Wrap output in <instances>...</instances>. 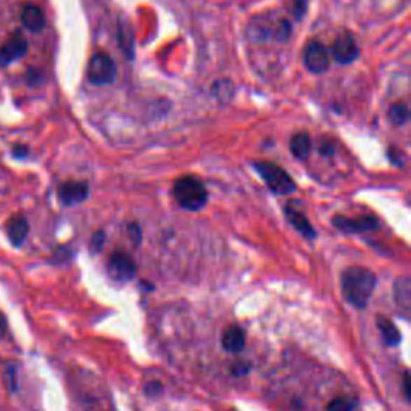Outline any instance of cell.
<instances>
[{"label":"cell","mask_w":411,"mask_h":411,"mask_svg":"<svg viewBox=\"0 0 411 411\" xmlns=\"http://www.w3.org/2000/svg\"><path fill=\"white\" fill-rule=\"evenodd\" d=\"M289 148H291V153L294 158H298V160L304 161L309 158L310 151H312V140L310 137L307 135L305 132H299L293 135L291 141H289Z\"/></svg>","instance_id":"obj_17"},{"label":"cell","mask_w":411,"mask_h":411,"mask_svg":"<svg viewBox=\"0 0 411 411\" xmlns=\"http://www.w3.org/2000/svg\"><path fill=\"white\" fill-rule=\"evenodd\" d=\"M69 256H71V252L68 248H58L57 251H55V259L60 260V262L68 260Z\"/></svg>","instance_id":"obj_28"},{"label":"cell","mask_w":411,"mask_h":411,"mask_svg":"<svg viewBox=\"0 0 411 411\" xmlns=\"http://www.w3.org/2000/svg\"><path fill=\"white\" fill-rule=\"evenodd\" d=\"M307 8H309V0H293L291 2V13L295 20H302Z\"/></svg>","instance_id":"obj_21"},{"label":"cell","mask_w":411,"mask_h":411,"mask_svg":"<svg viewBox=\"0 0 411 411\" xmlns=\"http://www.w3.org/2000/svg\"><path fill=\"white\" fill-rule=\"evenodd\" d=\"M127 230H129V237L134 239L135 244H139L141 241V228L137 225V223H130Z\"/></svg>","instance_id":"obj_26"},{"label":"cell","mask_w":411,"mask_h":411,"mask_svg":"<svg viewBox=\"0 0 411 411\" xmlns=\"http://www.w3.org/2000/svg\"><path fill=\"white\" fill-rule=\"evenodd\" d=\"M5 384L12 392H15L16 387H18V384H16V371L12 365L7 366V370H5Z\"/></svg>","instance_id":"obj_24"},{"label":"cell","mask_w":411,"mask_h":411,"mask_svg":"<svg viewBox=\"0 0 411 411\" xmlns=\"http://www.w3.org/2000/svg\"><path fill=\"white\" fill-rule=\"evenodd\" d=\"M377 328H379V333L384 342L387 345H398L400 344V331L397 330V326L393 323L386 319V316H377Z\"/></svg>","instance_id":"obj_18"},{"label":"cell","mask_w":411,"mask_h":411,"mask_svg":"<svg viewBox=\"0 0 411 411\" xmlns=\"http://www.w3.org/2000/svg\"><path fill=\"white\" fill-rule=\"evenodd\" d=\"M7 233L15 246L23 244L27 233H29V223L23 216H15L7 222Z\"/></svg>","instance_id":"obj_15"},{"label":"cell","mask_w":411,"mask_h":411,"mask_svg":"<svg viewBox=\"0 0 411 411\" xmlns=\"http://www.w3.org/2000/svg\"><path fill=\"white\" fill-rule=\"evenodd\" d=\"M164 391V387L160 381H151L145 386V393L148 397H160Z\"/></svg>","instance_id":"obj_23"},{"label":"cell","mask_w":411,"mask_h":411,"mask_svg":"<svg viewBox=\"0 0 411 411\" xmlns=\"http://www.w3.org/2000/svg\"><path fill=\"white\" fill-rule=\"evenodd\" d=\"M13 155L16 158H25V156H27V148L26 146H16L13 150Z\"/></svg>","instance_id":"obj_30"},{"label":"cell","mask_w":411,"mask_h":411,"mask_svg":"<svg viewBox=\"0 0 411 411\" xmlns=\"http://www.w3.org/2000/svg\"><path fill=\"white\" fill-rule=\"evenodd\" d=\"M389 119L392 120V124L396 125H403L408 123L410 119V109L405 103H393V105L389 108Z\"/></svg>","instance_id":"obj_19"},{"label":"cell","mask_w":411,"mask_h":411,"mask_svg":"<svg viewBox=\"0 0 411 411\" xmlns=\"http://www.w3.org/2000/svg\"><path fill=\"white\" fill-rule=\"evenodd\" d=\"M103 246H105V232L98 230V232L93 233V237L90 239V249L93 254H98V252L103 249Z\"/></svg>","instance_id":"obj_22"},{"label":"cell","mask_w":411,"mask_h":411,"mask_svg":"<svg viewBox=\"0 0 411 411\" xmlns=\"http://www.w3.org/2000/svg\"><path fill=\"white\" fill-rule=\"evenodd\" d=\"M410 382H411L410 375H408V372H405V376H403V393H405V398H407V402H410V400H411Z\"/></svg>","instance_id":"obj_27"},{"label":"cell","mask_w":411,"mask_h":411,"mask_svg":"<svg viewBox=\"0 0 411 411\" xmlns=\"http://www.w3.org/2000/svg\"><path fill=\"white\" fill-rule=\"evenodd\" d=\"M304 67L314 74H321L328 71L331 64V52L325 43L319 41H310L304 47L302 53Z\"/></svg>","instance_id":"obj_6"},{"label":"cell","mask_w":411,"mask_h":411,"mask_svg":"<svg viewBox=\"0 0 411 411\" xmlns=\"http://www.w3.org/2000/svg\"><path fill=\"white\" fill-rule=\"evenodd\" d=\"M5 331H7V320H5V316L0 314V339L5 336Z\"/></svg>","instance_id":"obj_31"},{"label":"cell","mask_w":411,"mask_h":411,"mask_svg":"<svg viewBox=\"0 0 411 411\" xmlns=\"http://www.w3.org/2000/svg\"><path fill=\"white\" fill-rule=\"evenodd\" d=\"M116 64H114L113 58L106 53H95L89 62V69H87V76H89L90 84L93 85H109L116 79Z\"/></svg>","instance_id":"obj_5"},{"label":"cell","mask_w":411,"mask_h":411,"mask_svg":"<svg viewBox=\"0 0 411 411\" xmlns=\"http://www.w3.org/2000/svg\"><path fill=\"white\" fill-rule=\"evenodd\" d=\"M320 153L323 156H331L334 153V145L331 144V141H323V144L320 145Z\"/></svg>","instance_id":"obj_29"},{"label":"cell","mask_w":411,"mask_h":411,"mask_svg":"<svg viewBox=\"0 0 411 411\" xmlns=\"http://www.w3.org/2000/svg\"><path fill=\"white\" fill-rule=\"evenodd\" d=\"M284 214H286V218L289 221V223H291V225L298 230V232L302 235L304 238L314 239L316 237L315 228L312 227L309 218H307L302 212L294 209L293 206H286L284 207Z\"/></svg>","instance_id":"obj_13"},{"label":"cell","mask_w":411,"mask_h":411,"mask_svg":"<svg viewBox=\"0 0 411 411\" xmlns=\"http://www.w3.org/2000/svg\"><path fill=\"white\" fill-rule=\"evenodd\" d=\"M357 407V400L349 397H337L328 403L326 411H354Z\"/></svg>","instance_id":"obj_20"},{"label":"cell","mask_w":411,"mask_h":411,"mask_svg":"<svg viewBox=\"0 0 411 411\" xmlns=\"http://www.w3.org/2000/svg\"><path fill=\"white\" fill-rule=\"evenodd\" d=\"M254 169L260 175L262 180L267 183L275 195H289L295 190V183L283 167L268 161L254 162Z\"/></svg>","instance_id":"obj_4"},{"label":"cell","mask_w":411,"mask_h":411,"mask_svg":"<svg viewBox=\"0 0 411 411\" xmlns=\"http://www.w3.org/2000/svg\"><path fill=\"white\" fill-rule=\"evenodd\" d=\"M251 36L254 41H270L275 39L278 42H286L291 36V25L286 18L275 20L273 16H259L251 25Z\"/></svg>","instance_id":"obj_3"},{"label":"cell","mask_w":411,"mask_h":411,"mask_svg":"<svg viewBox=\"0 0 411 411\" xmlns=\"http://www.w3.org/2000/svg\"><path fill=\"white\" fill-rule=\"evenodd\" d=\"M21 23L31 32H41L46 27V16L34 4H27L21 10Z\"/></svg>","instance_id":"obj_12"},{"label":"cell","mask_w":411,"mask_h":411,"mask_svg":"<svg viewBox=\"0 0 411 411\" xmlns=\"http://www.w3.org/2000/svg\"><path fill=\"white\" fill-rule=\"evenodd\" d=\"M251 371V365L249 363H243V361H239V363H235L232 368H230V372H232L233 376L237 377H243L248 375Z\"/></svg>","instance_id":"obj_25"},{"label":"cell","mask_w":411,"mask_h":411,"mask_svg":"<svg viewBox=\"0 0 411 411\" xmlns=\"http://www.w3.org/2000/svg\"><path fill=\"white\" fill-rule=\"evenodd\" d=\"M108 272L116 281H127V279H132L135 277L137 265L127 252L116 251L109 257Z\"/></svg>","instance_id":"obj_7"},{"label":"cell","mask_w":411,"mask_h":411,"mask_svg":"<svg viewBox=\"0 0 411 411\" xmlns=\"http://www.w3.org/2000/svg\"><path fill=\"white\" fill-rule=\"evenodd\" d=\"M333 225L344 233H365L372 232L379 227V221L375 216H360V217H344L336 216L333 218Z\"/></svg>","instance_id":"obj_8"},{"label":"cell","mask_w":411,"mask_h":411,"mask_svg":"<svg viewBox=\"0 0 411 411\" xmlns=\"http://www.w3.org/2000/svg\"><path fill=\"white\" fill-rule=\"evenodd\" d=\"M27 52V42L23 36L16 34L0 47V67H8L16 60L23 58Z\"/></svg>","instance_id":"obj_11"},{"label":"cell","mask_w":411,"mask_h":411,"mask_svg":"<svg viewBox=\"0 0 411 411\" xmlns=\"http://www.w3.org/2000/svg\"><path fill=\"white\" fill-rule=\"evenodd\" d=\"M341 288L347 302L357 309H365L375 293L376 275L368 268L352 265L342 272Z\"/></svg>","instance_id":"obj_1"},{"label":"cell","mask_w":411,"mask_h":411,"mask_svg":"<svg viewBox=\"0 0 411 411\" xmlns=\"http://www.w3.org/2000/svg\"><path fill=\"white\" fill-rule=\"evenodd\" d=\"M360 50L355 39L350 34L339 36L333 43L331 48V58L339 64H350L358 58Z\"/></svg>","instance_id":"obj_9"},{"label":"cell","mask_w":411,"mask_h":411,"mask_svg":"<svg viewBox=\"0 0 411 411\" xmlns=\"http://www.w3.org/2000/svg\"><path fill=\"white\" fill-rule=\"evenodd\" d=\"M89 196V185L85 182H64L58 188V200L64 206H76L84 202Z\"/></svg>","instance_id":"obj_10"},{"label":"cell","mask_w":411,"mask_h":411,"mask_svg":"<svg viewBox=\"0 0 411 411\" xmlns=\"http://www.w3.org/2000/svg\"><path fill=\"white\" fill-rule=\"evenodd\" d=\"M174 198L180 207L186 211H200L207 202V190L204 183L193 175L179 179L174 185Z\"/></svg>","instance_id":"obj_2"},{"label":"cell","mask_w":411,"mask_h":411,"mask_svg":"<svg viewBox=\"0 0 411 411\" xmlns=\"http://www.w3.org/2000/svg\"><path fill=\"white\" fill-rule=\"evenodd\" d=\"M244 344H246V334L243 331V328H239L238 325H233V326H228L227 330L223 331L222 345L227 352L238 354L244 349Z\"/></svg>","instance_id":"obj_14"},{"label":"cell","mask_w":411,"mask_h":411,"mask_svg":"<svg viewBox=\"0 0 411 411\" xmlns=\"http://www.w3.org/2000/svg\"><path fill=\"white\" fill-rule=\"evenodd\" d=\"M393 299L396 304L405 312L410 310L411 305V279L410 277H402L393 283Z\"/></svg>","instance_id":"obj_16"}]
</instances>
